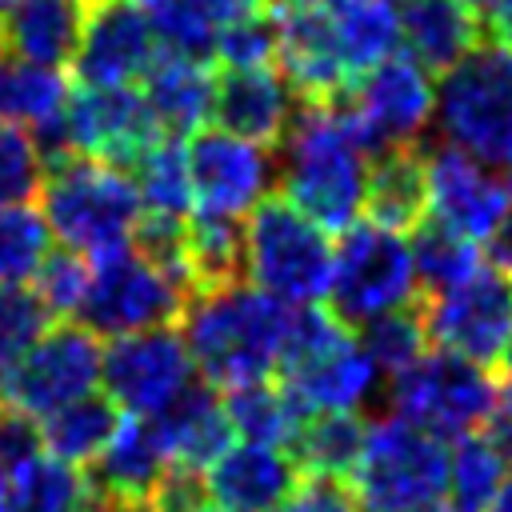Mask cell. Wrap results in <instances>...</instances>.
<instances>
[{
	"instance_id": "obj_1",
	"label": "cell",
	"mask_w": 512,
	"mask_h": 512,
	"mask_svg": "<svg viewBox=\"0 0 512 512\" xmlns=\"http://www.w3.org/2000/svg\"><path fill=\"white\" fill-rule=\"evenodd\" d=\"M288 316L292 304L236 280L212 292H196L180 316V336L204 384L240 388L252 380H272L280 368Z\"/></svg>"
},
{
	"instance_id": "obj_2",
	"label": "cell",
	"mask_w": 512,
	"mask_h": 512,
	"mask_svg": "<svg viewBox=\"0 0 512 512\" xmlns=\"http://www.w3.org/2000/svg\"><path fill=\"white\" fill-rule=\"evenodd\" d=\"M276 152V176L284 188L280 196L312 224H320L328 236H340L360 220L372 156L360 148L332 100L300 104Z\"/></svg>"
},
{
	"instance_id": "obj_3",
	"label": "cell",
	"mask_w": 512,
	"mask_h": 512,
	"mask_svg": "<svg viewBox=\"0 0 512 512\" xmlns=\"http://www.w3.org/2000/svg\"><path fill=\"white\" fill-rule=\"evenodd\" d=\"M40 204L52 240H60V248L68 252H80L84 260L128 248L144 216L132 176L92 156H64L48 164Z\"/></svg>"
},
{
	"instance_id": "obj_4",
	"label": "cell",
	"mask_w": 512,
	"mask_h": 512,
	"mask_svg": "<svg viewBox=\"0 0 512 512\" xmlns=\"http://www.w3.org/2000/svg\"><path fill=\"white\" fill-rule=\"evenodd\" d=\"M436 128L444 144L492 172L512 176V48L484 40L436 84Z\"/></svg>"
},
{
	"instance_id": "obj_5",
	"label": "cell",
	"mask_w": 512,
	"mask_h": 512,
	"mask_svg": "<svg viewBox=\"0 0 512 512\" xmlns=\"http://www.w3.org/2000/svg\"><path fill=\"white\" fill-rule=\"evenodd\" d=\"M244 276L284 304H316L328 296L332 240L284 196H264L244 224Z\"/></svg>"
},
{
	"instance_id": "obj_6",
	"label": "cell",
	"mask_w": 512,
	"mask_h": 512,
	"mask_svg": "<svg viewBox=\"0 0 512 512\" xmlns=\"http://www.w3.org/2000/svg\"><path fill=\"white\" fill-rule=\"evenodd\" d=\"M448 488V444L404 416H380L364 432L352 468V496L360 512H404L440 500Z\"/></svg>"
},
{
	"instance_id": "obj_7",
	"label": "cell",
	"mask_w": 512,
	"mask_h": 512,
	"mask_svg": "<svg viewBox=\"0 0 512 512\" xmlns=\"http://www.w3.org/2000/svg\"><path fill=\"white\" fill-rule=\"evenodd\" d=\"M420 300V280L412 264V248L400 232H388L372 220H356L340 232L332 248V280H328V312L360 328L384 312L408 308Z\"/></svg>"
},
{
	"instance_id": "obj_8",
	"label": "cell",
	"mask_w": 512,
	"mask_h": 512,
	"mask_svg": "<svg viewBox=\"0 0 512 512\" xmlns=\"http://www.w3.org/2000/svg\"><path fill=\"white\" fill-rule=\"evenodd\" d=\"M496 400H500V380L488 368L452 356L444 348L424 352L388 384L392 416H404L408 424L440 440L480 432L492 420Z\"/></svg>"
},
{
	"instance_id": "obj_9",
	"label": "cell",
	"mask_w": 512,
	"mask_h": 512,
	"mask_svg": "<svg viewBox=\"0 0 512 512\" xmlns=\"http://www.w3.org/2000/svg\"><path fill=\"white\" fill-rule=\"evenodd\" d=\"M332 104L376 160L380 152L424 144V132L436 120V80L408 52H396L356 76Z\"/></svg>"
},
{
	"instance_id": "obj_10",
	"label": "cell",
	"mask_w": 512,
	"mask_h": 512,
	"mask_svg": "<svg viewBox=\"0 0 512 512\" xmlns=\"http://www.w3.org/2000/svg\"><path fill=\"white\" fill-rule=\"evenodd\" d=\"M420 320L428 344L480 368H500L512 340V276L480 264L444 292H420Z\"/></svg>"
},
{
	"instance_id": "obj_11",
	"label": "cell",
	"mask_w": 512,
	"mask_h": 512,
	"mask_svg": "<svg viewBox=\"0 0 512 512\" xmlns=\"http://www.w3.org/2000/svg\"><path fill=\"white\" fill-rule=\"evenodd\" d=\"M188 292L160 272L152 260H144L132 244L116 248L100 260H92V280L88 296L80 304V324L96 336H128L144 328H164L176 324L188 308Z\"/></svg>"
},
{
	"instance_id": "obj_12",
	"label": "cell",
	"mask_w": 512,
	"mask_h": 512,
	"mask_svg": "<svg viewBox=\"0 0 512 512\" xmlns=\"http://www.w3.org/2000/svg\"><path fill=\"white\" fill-rule=\"evenodd\" d=\"M192 380L196 364L172 324L116 336L100 352L104 396L128 416H160Z\"/></svg>"
},
{
	"instance_id": "obj_13",
	"label": "cell",
	"mask_w": 512,
	"mask_h": 512,
	"mask_svg": "<svg viewBox=\"0 0 512 512\" xmlns=\"http://www.w3.org/2000/svg\"><path fill=\"white\" fill-rule=\"evenodd\" d=\"M100 336L84 324H60L40 336L12 368L0 372V404L28 416H48L100 384Z\"/></svg>"
},
{
	"instance_id": "obj_14",
	"label": "cell",
	"mask_w": 512,
	"mask_h": 512,
	"mask_svg": "<svg viewBox=\"0 0 512 512\" xmlns=\"http://www.w3.org/2000/svg\"><path fill=\"white\" fill-rule=\"evenodd\" d=\"M64 136L72 156H92L116 168H132L148 144H156L164 132L132 84L124 88H68L64 100Z\"/></svg>"
},
{
	"instance_id": "obj_15",
	"label": "cell",
	"mask_w": 512,
	"mask_h": 512,
	"mask_svg": "<svg viewBox=\"0 0 512 512\" xmlns=\"http://www.w3.org/2000/svg\"><path fill=\"white\" fill-rule=\"evenodd\" d=\"M188 176L196 212L244 220L276 184V156L224 128L188 136Z\"/></svg>"
},
{
	"instance_id": "obj_16",
	"label": "cell",
	"mask_w": 512,
	"mask_h": 512,
	"mask_svg": "<svg viewBox=\"0 0 512 512\" xmlns=\"http://www.w3.org/2000/svg\"><path fill=\"white\" fill-rule=\"evenodd\" d=\"M424 180L432 220L484 244L512 212V188L492 168L452 144L424 148Z\"/></svg>"
},
{
	"instance_id": "obj_17",
	"label": "cell",
	"mask_w": 512,
	"mask_h": 512,
	"mask_svg": "<svg viewBox=\"0 0 512 512\" xmlns=\"http://www.w3.org/2000/svg\"><path fill=\"white\" fill-rule=\"evenodd\" d=\"M276 20V68L292 84V92L304 104H328L336 100L352 76L340 56L336 20L324 8L308 4H272Z\"/></svg>"
},
{
	"instance_id": "obj_18",
	"label": "cell",
	"mask_w": 512,
	"mask_h": 512,
	"mask_svg": "<svg viewBox=\"0 0 512 512\" xmlns=\"http://www.w3.org/2000/svg\"><path fill=\"white\" fill-rule=\"evenodd\" d=\"M152 16L124 0H92L72 72L88 88H124L136 84L156 56Z\"/></svg>"
},
{
	"instance_id": "obj_19",
	"label": "cell",
	"mask_w": 512,
	"mask_h": 512,
	"mask_svg": "<svg viewBox=\"0 0 512 512\" xmlns=\"http://www.w3.org/2000/svg\"><path fill=\"white\" fill-rule=\"evenodd\" d=\"M280 388L296 400L304 416L316 412H360L380 392V372L364 356L360 340L348 332L328 348L280 368Z\"/></svg>"
},
{
	"instance_id": "obj_20",
	"label": "cell",
	"mask_w": 512,
	"mask_h": 512,
	"mask_svg": "<svg viewBox=\"0 0 512 512\" xmlns=\"http://www.w3.org/2000/svg\"><path fill=\"white\" fill-rule=\"evenodd\" d=\"M300 96L276 64L268 68H224L216 76L212 116L224 132L252 140L260 148H280L288 124L300 112Z\"/></svg>"
},
{
	"instance_id": "obj_21",
	"label": "cell",
	"mask_w": 512,
	"mask_h": 512,
	"mask_svg": "<svg viewBox=\"0 0 512 512\" xmlns=\"http://www.w3.org/2000/svg\"><path fill=\"white\" fill-rule=\"evenodd\" d=\"M300 468L284 448L272 444H232L204 468L208 500L220 512H276L300 484Z\"/></svg>"
},
{
	"instance_id": "obj_22",
	"label": "cell",
	"mask_w": 512,
	"mask_h": 512,
	"mask_svg": "<svg viewBox=\"0 0 512 512\" xmlns=\"http://www.w3.org/2000/svg\"><path fill=\"white\" fill-rule=\"evenodd\" d=\"M88 12L92 0H8L0 8V56L60 72L80 48Z\"/></svg>"
},
{
	"instance_id": "obj_23",
	"label": "cell",
	"mask_w": 512,
	"mask_h": 512,
	"mask_svg": "<svg viewBox=\"0 0 512 512\" xmlns=\"http://www.w3.org/2000/svg\"><path fill=\"white\" fill-rule=\"evenodd\" d=\"M400 44L432 76L456 68L484 44V16L464 0H400Z\"/></svg>"
},
{
	"instance_id": "obj_24",
	"label": "cell",
	"mask_w": 512,
	"mask_h": 512,
	"mask_svg": "<svg viewBox=\"0 0 512 512\" xmlns=\"http://www.w3.org/2000/svg\"><path fill=\"white\" fill-rule=\"evenodd\" d=\"M144 80V100L160 124L164 136H192L204 128V120L212 116V100H216V76H212V60L204 56H184V52H168L156 48Z\"/></svg>"
},
{
	"instance_id": "obj_25",
	"label": "cell",
	"mask_w": 512,
	"mask_h": 512,
	"mask_svg": "<svg viewBox=\"0 0 512 512\" xmlns=\"http://www.w3.org/2000/svg\"><path fill=\"white\" fill-rule=\"evenodd\" d=\"M168 464H172V456L164 448L156 416H128L124 412L116 432H112V440L92 460L88 476H92L96 496L144 504L148 492L156 488V480L168 472Z\"/></svg>"
},
{
	"instance_id": "obj_26",
	"label": "cell",
	"mask_w": 512,
	"mask_h": 512,
	"mask_svg": "<svg viewBox=\"0 0 512 512\" xmlns=\"http://www.w3.org/2000/svg\"><path fill=\"white\" fill-rule=\"evenodd\" d=\"M156 424H160V436H164V448H168L172 464L192 468V472H204L216 456H224L232 448V436H236L232 424H228L224 400L204 380H192L156 416Z\"/></svg>"
},
{
	"instance_id": "obj_27",
	"label": "cell",
	"mask_w": 512,
	"mask_h": 512,
	"mask_svg": "<svg viewBox=\"0 0 512 512\" xmlns=\"http://www.w3.org/2000/svg\"><path fill=\"white\" fill-rule=\"evenodd\" d=\"M364 212L372 224L388 232H412L428 212V180H424V144L380 152L368 164Z\"/></svg>"
},
{
	"instance_id": "obj_28",
	"label": "cell",
	"mask_w": 512,
	"mask_h": 512,
	"mask_svg": "<svg viewBox=\"0 0 512 512\" xmlns=\"http://www.w3.org/2000/svg\"><path fill=\"white\" fill-rule=\"evenodd\" d=\"M364 416L360 412H316L304 416L296 428L288 456L296 460L300 476H324V480H352V468L364 448Z\"/></svg>"
},
{
	"instance_id": "obj_29",
	"label": "cell",
	"mask_w": 512,
	"mask_h": 512,
	"mask_svg": "<svg viewBox=\"0 0 512 512\" xmlns=\"http://www.w3.org/2000/svg\"><path fill=\"white\" fill-rule=\"evenodd\" d=\"M184 268L192 296L244 280V224L232 216L192 212L184 220Z\"/></svg>"
},
{
	"instance_id": "obj_30",
	"label": "cell",
	"mask_w": 512,
	"mask_h": 512,
	"mask_svg": "<svg viewBox=\"0 0 512 512\" xmlns=\"http://www.w3.org/2000/svg\"><path fill=\"white\" fill-rule=\"evenodd\" d=\"M96 504L92 476L48 452L28 460L4 484V512H88Z\"/></svg>"
},
{
	"instance_id": "obj_31",
	"label": "cell",
	"mask_w": 512,
	"mask_h": 512,
	"mask_svg": "<svg viewBox=\"0 0 512 512\" xmlns=\"http://www.w3.org/2000/svg\"><path fill=\"white\" fill-rule=\"evenodd\" d=\"M120 416L124 412L108 396L88 392V396H80V400H72V404H64V408L44 416V424H40L44 452L64 460V464L84 468L104 452V444L112 440Z\"/></svg>"
},
{
	"instance_id": "obj_32",
	"label": "cell",
	"mask_w": 512,
	"mask_h": 512,
	"mask_svg": "<svg viewBox=\"0 0 512 512\" xmlns=\"http://www.w3.org/2000/svg\"><path fill=\"white\" fill-rule=\"evenodd\" d=\"M132 184L140 192L144 216H168V220H188L196 200H192V176H188V144L180 136H160L140 152L132 164Z\"/></svg>"
},
{
	"instance_id": "obj_33",
	"label": "cell",
	"mask_w": 512,
	"mask_h": 512,
	"mask_svg": "<svg viewBox=\"0 0 512 512\" xmlns=\"http://www.w3.org/2000/svg\"><path fill=\"white\" fill-rule=\"evenodd\" d=\"M396 4L400 0H352L332 12L340 56H344V68L352 80L364 76L368 68H376L380 60L396 56V44H400Z\"/></svg>"
},
{
	"instance_id": "obj_34",
	"label": "cell",
	"mask_w": 512,
	"mask_h": 512,
	"mask_svg": "<svg viewBox=\"0 0 512 512\" xmlns=\"http://www.w3.org/2000/svg\"><path fill=\"white\" fill-rule=\"evenodd\" d=\"M224 412L232 432H240L248 444H272V448H288L296 428L304 424V412L296 408V400L272 380L228 388Z\"/></svg>"
},
{
	"instance_id": "obj_35",
	"label": "cell",
	"mask_w": 512,
	"mask_h": 512,
	"mask_svg": "<svg viewBox=\"0 0 512 512\" xmlns=\"http://www.w3.org/2000/svg\"><path fill=\"white\" fill-rule=\"evenodd\" d=\"M508 476V456L488 432L456 436L448 448V496L452 512H484Z\"/></svg>"
},
{
	"instance_id": "obj_36",
	"label": "cell",
	"mask_w": 512,
	"mask_h": 512,
	"mask_svg": "<svg viewBox=\"0 0 512 512\" xmlns=\"http://www.w3.org/2000/svg\"><path fill=\"white\" fill-rule=\"evenodd\" d=\"M412 264H416V280H420V292H444L460 280H468L480 264H484V252L476 240L444 228L440 220H420L412 228Z\"/></svg>"
},
{
	"instance_id": "obj_37",
	"label": "cell",
	"mask_w": 512,
	"mask_h": 512,
	"mask_svg": "<svg viewBox=\"0 0 512 512\" xmlns=\"http://www.w3.org/2000/svg\"><path fill=\"white\" fill-rule=\"evenodd\" d=\"M68 100V80L56 68H36L0 56V120L40 128L64 112Z\"/></svg>"
},
{
	"instance_id": "obj_38",
	"label": "cell",
	"mask_w": 512,
	"mask_h": 512,
	"mask_svg": "<svg viewBox=\"0 0 512 512\" xmlns=\"http://www.w3.org/2000/svg\"><path fill=\"white\" fill-rule=\"evenodd\" d=\"M356 340H360L364 356L376 364L380 376L404 372L408 364H416L428 352V336H424V320H420V300L360 324Z\"/></svg>"
},
{
	"instance_id": "obj_39",
	"label": "cell",
	"mask_w": 512,
	"mask_h": 512,
	"mask_svg": "<svg viewBox=\"0 0 512 512\" xmlns=\"http://www.w3.org/2000/svg\"><path fill=\"white\" fill-rule=\"evenodd\" d=\"M48 252L52 232L44 216L28 204H0V284H28Z\"/></svg>"
},
{
	"instance_id": "obj_40",
	"label": "cell",
	"mask_w": 512,
	"mask_h": 512,
	"mask_svg": "<svg viewBox=\"0 0 512 512\" xmlns=\"http://www.w3.org/2000/svg\"><path fill=\"white\" fill-rule=\"evenodd\" d=\"M52 328V312L28 284H0V372L12 368Z\"/></svg>"
},
{
	"instance_id": "obj_41",
	"label": "cell",
	"mask_w": 512,
	"mask_h": 512,
	"mask_svg": "<svg viewBox=\"0 0 512 512\" xmlns=\"http://www.w3.org/2000/svg\"><path fill=\"white\" fill-rule=\"evenodd\" d=\"M44 156L32 128L0 120V204H28L44 184Z\"/></svg>"
},
{
	"instance_id": "obj_42",
	"label": "cell",
	"mask_w": 512,
	"mask_h": 512,
	"mask_svg": "<svg viewBox=\"0 0 512 512\" xmlns=\"http://www.w3.org/2000/svg\"><path fill=\"white\" fill-rule=\"evenodd\" d=\"M40 300L48 304L52 316H72L80 312L84 296H88V280H92V260H84L80 252H68V248H56L44 256V264L36 268L32 276Z\"/></svg>"
},
{
	"instance_id": "obj_43",
	"label": "cell",
	"mask_w": 512,
	"mask_h": 512,
	"mask_svg": "<svg viewBox=\"0 0 512 512\" xmlns=\"http://www.w3.org/2000/svg\"><path fill=\"white\" fill-rule=\"evenodd\" d=\"M212 56L224 68H268L276 64V20L272 12H252L228 28H220Z\"/></svg>"
},
{
	"instance_id": "obj_44",
	"label": "cell",
	"mask_w": 512,
	"mask_h": 512,
	"mask_svg": "<svg viewBox=\"0 0 512 512\" xmlns=\"http://www.w3.org/2000/svg\"><path fill=\"white\" fill-rule=\"evenodd\" d=\"M40 452H44V440H40L36 416H28L12 404H0V472H4V480L12 472H20L28 460H36Z\"/></svg>"
},
{
	"instance_id": "obj_45",
	"label": "cell",
	"mask_w": 512,
	"mask_h": 512,
	"mask_svg": "<svg viewBox=\"0 0 512 512\" xmlns=\"http://www.w3.org/2000/svg\"><path fill=\"white\" fill-rule=\"evenodd\" d=\"M148 512H204L208 508V488L204 476L180 464H168V472L156 480V488L144 500Z\"/></svg>"
},
{
	"instance_id": "obj_46",
	"label": "cell",
	"mask_w": 512,
	"mask_h": 512,
	"mask_svg": "<svg viewBox=\"0 0 512 512\" xmlns=\"http://www.w3.org/2000/svg\"><path fill=\"white\" fill-rule=\"evenodd\" d=\"M276 512H360V508H356L352 488H344V480L304 476Z\"/></svg>"
},
{
	"instance_id": "obj_47",
	"label": "cell",
	"mask_w": 512,
	"mask_h": 512,
	"mask_svg": "<svg viewBox=\"0 0 512 512\" xmlns=\"http://www.w3.org/2000/svg\"><path fill=\"white\" fill-rule=\"evenodd\" d=\"M188 12H196L216 36H220V28H228V24H236V20H244V16H252V12H264V0H180Z\"/></svg>"
},
{
	"instance_id": "obj_48",
	"label": "cell",
	"mask_w": 512,
	"mask_h": 512,
	"mask_svg": "<svg viewBox=\"0 0 512 512\" xmlns=\"http://www.w3.org/2000/svg\"><path fill=\"white\" fill-rule=\"evenodd\" d=\"M480 252H484V260H488L492 268H500V272L512 276V212H508V220L480 244Z\"/></svg>"
},
{
	"instance_id": "obj_49",
	"label": "cell",
	"mask_w": 512,
	"mask_h": 512,
	"mask_svg": "<svg viewBox=\"0 0 512 512\" xmlns=\"http://www.w3.org/2000/svg\"><path fill=\"white\" fill-rule=\"evenodd\" d=\"M484 40L512 48V0H500V4L484 16Z\"/></svg>"
},
{
	"instance_id": "obj_50",
	"label": "cell",
	"mask_w": 512,
	"mask_h": 512,
	"mask_svg": "<svg viewBox=\"0 0 512 512\" xmlns=\"http://www.w3.org/2000/svg\"><path fill=\"white\" fill-rule=\"evenodd\" d=\"M484 512H512V472L504 476V484L496 488V496H492V504Z\"/></svg>"
},
{
	"instance_id": "obj_51",
	"label": "cell",
	"mask_w": 512,
	"mask_h": 512,
	"mask_svg": "<svg viewBox=\"0 0 512 512\" xmlns=\"http://www.w3.org/2000/svg\"><path fill=\"white\" fill-rule=\"evenodd\" d=\"M272 4H308V8L336 12V8H344V4H352V0H264V8H272Z\"/></svg>"
},
{
	"instance_id": "obj_52",
	"label": "cell",
	"mask_w": 512,
	"mask_h": 512,
	"mask_svg": "<svg viewBox=\"0 0 512 512\" xmlns=\"http://www.w3.org/2000/svg\"><path fill=\"white\" fill-rule=\"evenodd\" d=\"M124 4H132V8H140V12H160V8H168L172 0H124Z\"/></svg>"
},
{
	"instance_id": "obj_53",
	"label": "cell",
	"mask_w": 512,
	"mask_h": 512,
	"mask_svg": "<svg viewBox=\"0 0 512 512\" xmlns=\"http://www.w3.org/2000/svg\"><path fill=\"white\" fill-rule=\"evenodd\" d=\"M404 512H452V504H444V500H428V504H416V508H404Z\"/></svg>"
},
{
	"instance_id": "obj_54",
	"label": "cell",
	"mask_w": 512,
	"mask_h": 512,
	"mask_svg": "<svg viewBox=\"0 0 512 512\" xmlns=\"http://www.w3.org/2000/svg\"><path fill=\"white\" fill-rule=\"evenodd\" d=\"M464 4H468L472 12H480V16H488V12H492V8L500 4V0H464Z\"/></svg>"
},
{
	"instance_id": "obj_55",
	"label": "cell",
	"mask_w": 512,
	"mask_h": 512,
	"mask_svg": "<svg viewBox=\"0 0 512 512\" xmlns=\"http://www.w3.org/2000/svg\"><path fill=\"white\" fill-rule=\"evenodd\" d=\"M504 372H508V380H512V340H508V352H504Z\"/></svg>"
},
{
	"instance_id": "obj_56",
	"label": "cell",
	"mask_w": 512,
	"mask_h": 512,
	"mask_svg": "<svg viewBox=\"0 0 512 512\" xmlns=\"http://www.w3.org/2000/svg\"><path fill=\"white\" fill-rule=\"evenodd\" d=\"M4 484H8V480H4V472H0V504H4Z\"/></svg>"
},
{
	"instance_id": "obj_57",
	"label": "cell",
	"mask_w": 512,
	"mask_h": 512,
	"mask_svg": "<svg viewBox=\"0 0 512 512\" xmlns=\"http://www.w3.org/2000/svg\"><path fill=\"white\" fill-rule=\"evenodd\" d=\"M204 512H220V508H204Z\"/></svg>"
},
{
	"instance_id": "obj_58",
	"label": "cell",
	"mask_w": 512,
	"mask_h": 512,
	"mask_svg": "<svg viewBox=\"0 0 512 512\" xmlns=\"http://www.w3.org/2000/svg\"><path fill=\"white\" fill-rule=\"evenodd\" d=\"M508 188H512V176H508Z\"/></svg>"
},
{
	"instance_id": "obj_59",
	"label": "cell",
	"mask_w": 512,
	"mask_h": 512,
	"mask_svg": "<svg viewBox=\"0 0 512 512\" xmlns=\"http://www.w3.org/2000/svg\"><path fill=\"white\" fill-rule=\"evenodd\" d=\"M4 4H8V0H0V8H4Z\"/></svg>"
}]
</instances>
